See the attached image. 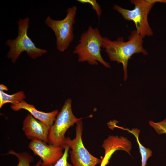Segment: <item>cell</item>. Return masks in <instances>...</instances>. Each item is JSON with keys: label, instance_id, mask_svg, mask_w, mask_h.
<instances>
[{"label": "cell", "instance_id": "obj_1", "mask_svg": "<svg viewBox=\"0 0 166 166\" xmlns=\"http://www.w3.org/2000/svg\"><path fill=\"white\" fill-rule=\"evenodd\" d=\"M143 38L136 30L131 32L127 41L124 42L122 37L118 38L113 41L106 37L103 38L102 48L105 49L110 61L122 64L124 81L128 78L127 67L129 59L136 53L148 54L143 46Z\"/></svg>", "mask_w": 166, "mask_h": 166}, {"label": "cell", "instance_id": "obj_2", "mask_svg": "<svg viewBox=\"0 0 166 166\" xmlns=\"http://www.w3.org/2000/svg\"><path fill=\"white\" fill-rule=\"evenodd\" d=\"M103 38L98 28L89 26L81 34L73 52L78 56V61L87 62L92 65H97L100 63L110 68V64L104 60L101 54Z\"/></svg>", "mask_w": 166, "mask_h": 166}, {"label": "cell", "instance_id": "obj_3", "mask_svg": "<svg viewBox=\"0 0 166 166\" xmlns=\"http://www.w3.org/2000/svg\"><path fill=\"white\" fill-rule=\"evenodd\" d=\"M30 19L26 17L20 18L18 21V34L13 39L7 40L6 44L10 49L7 54L8 58L15 63L21 53L26 52L32 59H35L47 52V50L37 47L28 35Z\"/></svg>", "mask_w": 166, "mask_h": 166}, {"label": "cell", "instance_id": "obj_4", "mask_svg": "<svg viewBox=\"0 0 166 166\" xmlns=\"http://www.w3.org/2000/svg\"><path fill=\"white\" fill-rule=\"evenodd\" d=\"M130 2L134 6L132 10L124 9L117 4L114 5L113 8L124 19L133 21L137 33L143 38L146 36H152L153 32L149 24L148 15L155 4L148 0H131Z\"/></svg>", "mask_w": 166, "mask_h": 166}, {"label": "cell", "instance_id": "obj_5", "mask_svg": "<svg viewBox=\"0 0 166 166\" xmlns=\"http://www.w3.org/2000/svg\"><path fill=\"white\" fill-rule=\"evenodd\" d=\"M77 8L73 6L66 10V15L61 20L53 19L48 16L45 24L53 31L56 38V47L59 51L63 52L69 47L74 38L73 25Z\"/></svg>", "mask_w": 166, "mask_h": 166}, {"label": "cell", "instance_id": "obj_6", "mask_svg": "<svg viewBox=\"0 0 166 166\" xmlns=\"http://www.w3.org/2000/svg\"><path fill=\"white\" fill-rule=\"evenodd\" d=\"M72 102L70 98L65 101L55 122L50 128L48 136L49 144L61 146L64 148L65 134L67 131L82 119L77 118L73 114Z\"/></svg>", "mask_w": 166, "mask_h": 166}, {"label": "cell", "instance_id": "obj_7", "mask_svg": "<svg viewBox=\"0 0 166 166\" xmlns=\"http://www.w3.org/2000/svg\"><path fill=\"white\" fill-rule=\"evenodd\" d=\"M76 124L75 138L71 139L69 137H66L64 141L65 147L67 146L71 149L69 152L71 162L74 166H96L100 161L91 154L83 144L82 120Z\"/></svg>", "mask_w": 166, "mask_h": 166}, {"label": "cell", "instance_id": "obj_8", "mask_svg": "<svg viewBox=\"0 0 166 166\" xmlns=\"http://www.w3.org/2000/svg\"><path fill=\"white\" fill-rule=\"evenodd\" d=\"M28 147L35 155L40 158L42 161V166L54 164L64 154V148L62 147L48 144L44 142L36 139L31 140Z\"/></svg>", "mask_w": 166, "mask_h": 166}, {"label": "cell", "instance_id": "obj_9", "mask_svg": "<svg viewBox=\"0 0 166 166\" xmlns=\"http://www.w3.org/2000/svg\"><path fill=\"white\" fill-rule=\"evenodd\" d=\"M49 129L50 127L30 114L27 115L23 121L22 130L27 138L31 140L36 139L48 143Z\"/></svg>", "mask_w": 166, "mask_h": 166}, {"label": "cell", "instance_id": "obj_10", "mask_svg": "<svg viewBox=\"0 0 166 166\" xmlns=\"http://www.w3.org/2000/svg\"><path fill=\"white\" fill-rule=\"evenodd\" d=\"M11 108L14 111H18L21 109L28 111L34 117L50 127L55 120L58 113L57 110L46 113L37 109L34 105L28 103L24 100L17 104H12Z\"/></svg>", "mask_w": 166, "mask_h": 166}, {"label": "cell", "instance_id": "obj_11", "mask_svg": "<svg viewBox=\"0 0 166 166\" xmlns=\"http://www.w3.org/2000/svg\"><path fill=\"white\" fill-rule=\"evenodd\" d=\"M26 98L23 91H21L13 94L10 95L0 90V108L7 103L12 104L19 103Z\"/></svg>", "mask_w": 166, "mask_h": 166}, {"label": "cell", "instance_id": "obj_12", "mask_svg": "<svg viewBox=\"0 0 166 166\" xmlns=\"http://www.w3.org/2000/svg\"><path fill=\"white\" fill-rule=\"evenodd\" d=\"M6 155H12L16 156L18 160L16 166H30V164L34 160V158L30 154L26 152H17L13 150H10ZM42 161L41 159L34 166H42Z\"/></svg>", "mask_w": 166, "mask_h": 166}, {"label": "cell", "instance_id": "obj_13", "mask_svg": "<svg viewBox=\"0 0 166 166\" xmlns=\"http://www.w3.org/2000/svg\"><path fill=\"white\" fill-rule=\"evenodd\" d=\"M120 128L128 131L133 134L136 137L138 144L141 156V166H145L148 159L152 155V151L148 148L144 147L140 142L139 139V135L140 130L137 128H133L130 130L128 128Z\"/></svg>", "mask_w": 166, "mask_h": 166}, {"label": "cell", "instance_id": "obj_14", "mask_svg": "<svg viewBox=\"0 0 166 166\" xmlns=\"http://www.w3.org/2000/svg\"><path fill=\"white\" fill-rule=\"evenodd\" d=\"M149 123L158 134H166V118L157 123L150 121Z\"/></svg>", "mask_w": 166, "mask_h": 166}, {"label": "cell", "instance_id": "obj_15", "mask_svg": "<svg viewBox=\"0 0 166 166\" xmlns=\"http://www.w3.org/2000/svg\"><path fill=\"white\" fill-rule=\"evenodd\" d=\"M69 148L67 146L64 147V154L62 157L54 165L48 166H74L68 162V152Z\"/></svg>", "mask_w": 166, "mask_h": 166}, {"label": "cell", "instance_id": "obj_16", "mask_svg": "<svg viewBox=\"0 0 166 166\" xmlns=\"http://www.w3.org/2000/svg\"><path fill=\"white\" fill-rule=\"evenodd\" d=\"M77 1L83 4L91 5L99 18L101 14L102 10L100 5L96 0H77Z\"/></svg>", "mask_w": 166, "mask_h": 166}, {"label": "cell", "instance_id": "obj_17", "mask_svg": "<svg viewBox=\"0 0 166 166\" xmlns=\"http://www.w3.org/2000/svg\"><path fill=\"white\" fill-rule=\"evenodd\" d=\"M117 150L116 148H110L105 151L104 156L101 160L100 166H106L112 155Z\"/></svg>", "mask_w": 166, "mask_h": 166}, {"label": "cell", "instance_id": "obj_18", "mask_svg": "<svg viewBox=\"0 0 166 166\" xmlns=\"http://www.w3.org/2000/svg\"><path fill=\"white\" fill-rule=\"evenodd\" d=\"M148 1L152 3H155L156 2H161L166 3V0H148Z\"/></svg>", "mask_w": 166, "mask_h": 166}, {"label": "cell", "instance_id": "obj_19", "mask_svg": "<svg viewBox=\"0 0 166 166\" xmlns=\"http://www.w3.org/2000/svg\"><path fill=\"white\" fill-rule=\"evenodd\" d=\"M8 90V89L7 87L3 84H0V90L4 91H7Z\"/></svg>", "mask_w": 166, "mask_h": 166}]
</instances>
